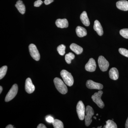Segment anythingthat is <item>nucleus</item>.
I'll list each match as a JSON object with an SVG mask.
<instances>
[{"instance_id": "24", "label": "nucleus", "mask_w": 128, "mask_h": 128, "mask_svg": "<svg viewBox=\"0 0 128 128\" xmlns=\"http://www.w3.org/2000/svg\"><path fill=\"white\" fill-rule=\"evenodd\" d=\"M66 47L64 44H62L58 46L57 50L60 55L64 56L65 54V50Z\"/></svg>"}, {"instance_id": "26", "label": "nucleus", "mask_w": 128, "mask_h": 128, "mask_svg": "<svg viewBox=\"0 0 128 128\" xmlns=\"http://www.w3.org/2000/svg\"><path fill=\"white\" fill-rule=\"evenodd\" d=\"M120 53L125 57H128V50L124 48H120L118 49Z\"/></svg>"}, {"instance_id": "17", "label": "nucleus", "mask_w": 128, "mask_h": 128, "mask_svg": "<svg viewBox=\"0 0 128 128\" xmlns=\"http://www.w3.org/2000/svg\"><path fill=\"white\" fill-rule=\"evenodd\" d=\"M80 19L82 23L85 26H88L90 24L89 18L88 17L87 13L86 11H84L81 14Z\"/></svg>"}, {"instance_id": "10", "label": "nucleus", "mask_w": 128, "mask_h": 128, "mask_svg": "<svg viewBox=\"0 0 128 128\" xmlns=\"http://www.w3.org/2000/svg\"><path fill=\"white\" fill-rule=\"evenodd\" d=\"M96 65L95 60L90 58L89 61L85 66V69L86 71L89 72H93L96 70Z\"/></svg>"}, {"instance_id": "16", "label": "nucleus", "mask_w": 128, "mask_h": 128, "mask_svg": "<svg viewBox=\"0 0 128 128\" xmlns=\"http://www.w3.org/2000/svg\"><path fill=\"white\" fill-rule=\"evenodd\" d=\"M76 31L77 36L80 38H82L87 35V31L86 28L80 26H78Z\"/></svg>"}, {"instance_id": "25", "label": "nucleus", "mask_w": 128, "mask_h": 128, "mask_svg": "<svg viewBox=\"0 0 128 128\" xmlns=\"http://www.w3.org/2000/svg\"><path fill=\"white\" fill-rule=\"evenodd\" d=\"M120 35L124 38L128 39V28H124L120 31Z\"/></svg>"}, {"instance_id": "15", "label": "nucleus", "mask_w": 128, "mask_h": 128, "mask_svg": "<svg viewBox=\"0 0 128 128\" xmlns=\"http://www.w3.org/2000/svg\"><path fill=\"white\" fill-rule=\"evenodd\" d=\"M109 77L113 80H116L119 77V73L116 68H112L110 69L109 72Z\"/></svg>"}, {"instance_id": "34", "label": "nucleus", "mask_w": 128, "mask_h": 128, "mask_svg": "<svg viewBox=\"0 0 128 128\" xmlns=\"http://www.w3.org/2000/svg\"><path fill=\"white\" fill-rule=\"evenodd\" d=\"M102 128V126H100V127H98V128Z\"/></svg>"}, {"instance_id": "5", "label": "nucleus", "mask_w": 128, "mask_h": 128, "mask_svg": "<svg viewBox=\"0 0 128 128\" xmlns=\"http://www.w3.org/2000/svg\"><path fill=\"white\" fill-rule=\"evenodd\" d=\"M76 112L80 120H83L84 119L86 109L82 101L78 102L76 106Z\"/></svg>"}, {"instance_id": "20", "label": "nucleus", "mask_w": 128, "mask_h": 128, "mask_svg": "<svg viewBox=\"0 0 128 128\" xmlns=\"http://www.w3.org/2000/svg\"><path fill=\"white\" fill-rule=\"evenodd\" d=\"M116 124L115 123L113 120H108L106 121V124L104 125V128H117Z\"/></svg>"}, {"instance_id": "12", "label": "nucleus", "mask_w": 128, "mask_h": 128, "mask_svg": "<svg viewBox=\"0 0 128 128\" xmlns=\"http://www.w3.org/2000/svg\"><path fill=\"white\" fill-rule=\"evenodd\" d=\"M116 6L118 9L121 10L126 11L128 10V1L123 0L118 1L117 2Z\"/></svg>"}, {"instance_id": "7", "label": "nucleus", "mask_w": 128, "mask_h": 128, "mask_svg": "<svg viewBox=\"0 0 128 128\" xmlns=\"http://www.w3.org/2000/svg\"><path fill=\"white\" fill-rule=\"evenodd\" d=\"M28 48L32 58L36 61H38L40 59V56L36 46L34 44H31L29 45Z\"/></svg>"}, {"instance_id": "11", "label": "nucleus", "mask_w": 128, "mask_h": 128, "mask_svg": "<svg viewBox=\"0 0 128 128\" xmlns=\"http://www.w3.org/2000/svg\"><path fill=\"white\" fill-rule=\"evenodd\" d=\"M25 89L26 92L28 94L32 93L35 90V87L32 82L30 78H27L25 81Z\"/></svg>"}, {"instance_id": "13", "label": "nucleus", "mask_w": 128, "mask_h": 128, "mask_svg": "<svg viewBox=\"0 0 128 128\" xmlns=\"http://www.w3.org/2000/svg\"><path fill=\"white\" fill-rule=\"evenodd\" d=\"M56 25L58 28H67L68 26V22L66 18L57 19L56 21Z\"/></svg>"}, {"instance_id": "28", "label": "nucleus", "mask_w": 128, "mask_h": 128, "mask_svg": "<svg viewBox=\"0 0 128 128\" xmlns=\"http://www.w3.org/2000/svg\"><path fill=\"white\" fill-rule=\"evenodd\" d=\"M46 121L48 122L49 123H53L54 120L52 117L50 116H48L46 117Z\"/></svg>"}, {"instance_id": "19", "label": "nucleus", "mask_w": 128, "mask_h": 128, "mask_svg": "<svg viewBox=\"0 0 128 128\" xmlns=\"http://www.w3.org/2000/svg\"><path fill=\"white\" fill-rule=\"evenodd\" d=\"M15 6L21 14H25L26 9H25V5L22 1L20 0H18V1L15 5Z\"/></svg>"}, {"instance_id": "1", "label": "nucleus", "mask_w": 128, "mask_h": 128, "mask_svg": "<svg viewBox=\"0 0 128 128\" xmlns=\"http://www.w3.org/2000/svg\"><path fill=\"white\" fill-rule=\"evenodd\" d=\"M54 81L56 88L58 91L62 94L67 93L68 92L67 88L61 79L58 78H55Z\"/></svg>"}, {"instance_id": "36", "label": "nucleus", "mask_w": 128, "mask_h": 128, "mask_svg": "<svg viewBox=\"0 0 128 128\" xmlns=\"http://www.w3.org/2000/svg\"><path fill=\"white\" fill-rule=\"evenodd\" d=\"M96 115H97V116H98V114H96Z\"/></svg>"}, {"instance_id": "14", "label": "nucleus", "mask_w": 128, "mask_h": 128, "mask_svg": "<svg viewBox=\"0 0 128 128\" xmlns=\"http://www.w3.org/2000/svg\"><path fill=\"white\" fill-rule=\"evenodd\" d=\"M94 29L99 36H102L103 35V28L101 25V24L98 20H96L94 22Z\"/></svg>"}, {"instance_id": "29", "label": "nucleus", "mask_w": 128, "mask_h": 128, "mask_svg": "<svg viewBox=\"0 0 128 128\" xmlns=\"http://www.w3.org/2000/svg\"><path fill=\"white\" fill-rule=\"evenodd\" d=\"M54 1V0H45L44 3L46 5H48L53 2Z\"/></svg>"}, {"instance_id": "2", "label": "nucleus", "mask_w": 128, "mask_h": 128, "mask_svg": "<svg viewBox=\"0 0 128 128\" xmlns=\"http://www.w3.org/2000/svg\"><path fill=\"white\" fill-rule=\"evenodd\" d=\"M60 76L66 85L69 86H73L74 79L71 73L66 70H62L60 72Z\"/></svg>"}, {"instance_id": "4", "label": "nucleus", "mask_w": 128, "mask_h": 128, "mask_svg": "<svg viewBox=\"0 0 128 128\" xmlns=\"http://www.w3.org/2000/svg\"><path fill=\"white\" fill-rule=\"evenodd\" d=\"M86 115L85 116V124L86 126H89L91 123L92 117L94 114V111L93 108L90 106H87L86 110Z\"/></svg>"}, {"instance_id": "9", "label": "nucleus", "mask_w": 128, "mask_h": 128, "mask_svg": "<svg viewBox=\"0 0 128 128\" xmlns=\"http://www.w3.org/2000/svg\"><path fill=\"white\" fill-rule=\"evenodd\" d=\"M86 86L88 88L90 89L101 90L103 88V85L102 84L94 82L90 80H88L86 82Z\"/></svg>"}, {"instance_id": "31", "label": "nucleus", "mask_w": 128, "mask_h": 128, "mask_svg": "<svg viewBox=\"0 0 128 128\" xmlns=\"http://www.w3.org/2000/svg\"><path fill=\"white\" fill-rule=\"evenodd\" d=\"M125 128H128V117L126 120V124H125Z\"/></svg>"}, {"instance_id": "18", "label": "nucleus", "mask_w": 128, "mask_h": 128, "mask_svg": "<svg viewBox=\"0 0 128 128\" xmlns=\"http://www.w3.org/2000/svg\"><path fill=\"white\" fill-rule=\"evenodd\" d=\"M70 48L76 54H80L83 51V48L81 47L74 43L71 44L70 46Z\"/></svg>"}, {"instance_id": "3", "label": "nucleus", "mask_w": 128, "mask_h": 128, "mask_svg": "<svg viewBox=\"0 0 128 128\" xmlns=\"http://www.w3.org/2000/svg\"><path fill=\"white\" fill-rule=\"evenodd\" d=\"M103 94V92L102 90L98 91V92L94 93L92 96V100L100 108H103L104 107V104L101 99V97Z\"/></svg>"}, {"instance_id": "35", "label": "nucleus", "mask_w": 128, "mask_h": 128, "mask_svg": "<svg viewBox=\"0 0 128 128\" xmlns=\"http://www.w3.org/2000/svg\"><path fill=\"white\" fill-rule=\"evenodd\" d=\"M93 118H95V119H96V117H94Z\"/></svg>"}, {"instance_id": "30", "label": "nucleus", "mask_w": 128, "mask_h": 128, "mask_svg": "<svg viewBox=\"0 0 128 128\" xmlns=\"http://www.w3.org/2000/svg\"><path fill=\"white\" fill-rule=\"evenodd\" d=\"M38 128H46V127L43 124H40L37 127Z\"/></svg>"}, {"instance_id": "8", "label": "nucleus", "mask_w": 128, "mask_h": 128, "mask_svg": "<svg viewBox=\"0 0 128 128\" xmlns=\"http://www.w3.org/2000/svg\"><path fill=\"white\" fill-rule=\"evenodd\" d=\"M98 66L102 71L105 72L108 70L109 66V62L103 56H100L98 59Z\"/></svg>"}, {"instance_id": "23", "label": "nucleus", "mask_w": 128, "mask_h": 128, "mask_svg": "<svg viewBox=\"0 0 128 128\" xmlns=\"http://www.w3.org/2000/svg\"><path fill=\"white\" fill-rule=\"evenodd\" d=\"M8 67L6 66H2L0 69V80L4 77L7 72Z\"/></svg>"}, {"instance_id": "27", "label": "nucleus", "mask_w": 128, "mask_h": 128, "mask_svg": "<svg viewBox=\"0 0 128 128\" xmlns=\"http://www.w3.org/2000/svg\"><path fill=\"white\" fill-rule=\"evenodd\" d=\"M42 3L43 2L41 0H37L34 2V6L35 7H39Z\"/></svg>"}, {"instance_id": "32", "label": "nucleus", "mask_w": 128, "mask_h": 128, "mask_svg": "<svg viewBox=\"0 0 128 128\" xmlns=\"http://www.w3.org/2000/svg\"><path fill=\"white\" fill-rule=\"evenodd\" d=\"M14 127H13V126L12 125V124H9V125H8L7 126H6V128H13Z\"/></svg>"}, {"instance_id": "6", "label": "nucleus", "mask_w": 128, "mask_h": 128, "mask_svg": "<svg viewBox=\"0 0 128 128\" xmlns=\"http://www.w3.org/2000/svg\"><path fill=\"white\" fill-rule=\"evenodd\" d=\"M18 89V86L16 84L13 85L6 96L5 101L9 102L14 98L17 94Z\"/></svg>"}, {"instance_id": "33", "label": "nucleus", "mask_w": 128, "mask_h": 128, "mask_svg": "<svg viewBox=\"0 0 128 128\" xmlns=\"http://www.w3.org/2000/svg\"><path fill=\"white\" fill-rule=\"evenodd\" d=\"M2 86H0V94H1V92H2Z\"/></svg>"}, {"instance_id": "21", "label": "nucleus", "mask_w": 128, "mask_h": 128, "mask_svg": "<svg viewBox=\"0 0 128 128\" xmlns=\"http://www.w3.org/2000/svg\"><path fill=\"white\" fill-rule=\"evenodd\" d=\"M74 58L75 55L72 52H70L66 55L65 59L67 64H71L72 60L74 59Z\"/></svg>"}, {"instance_id": "22", "label": "nucleus", "mask_w": 128, "mask_h": 128, "mask_svg": "<svg viewBox=\"0 0 128 128\" xmlns=\"http://www.w3.org/2000/svg\"><path fill=\"white\" fill-rule=\"evenodd\" d=\"M52 124L54 128H64V124L63 122L59 120H54Z\"/></svg>"}]
</instances>
